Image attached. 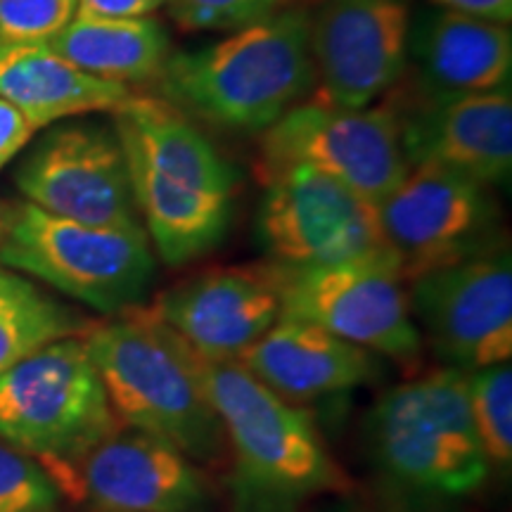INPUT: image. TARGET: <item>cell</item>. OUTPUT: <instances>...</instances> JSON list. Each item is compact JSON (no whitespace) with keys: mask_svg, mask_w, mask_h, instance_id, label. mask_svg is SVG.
<instances>
[{"mask_svg":"<svg viewBox=\"0 0 512 512\" xmlns=\"http://www.w3.org/2000/svg\"><path fill=\"white\" fill-rule=\"evenodd\" d=\"M157 83L190 119L266 131L316 88L311 15L283 8L209 46L171 53Z\"/></svg>","mask_w":512,"mask_h":512,"instance_id":"6da1fadb","label":"cell"},{"mask_svg":"<svg viewBox=\"0 0 512 512\" xmlns=\"http://www.w3.org/2000/svg\"><path fill=\"white\" fill-rule=\"evenodd\" d=\"M197 370L233 456L240 512H299L311 498L349 489L309 413L238 361L197 356Z\"/></svg>","mask_w":512,"mask_h":512,"instance_id":"7a4b0ae2","label":"cell"},{"mask_svg":"<svg viewBox=\"0 0 512 512\" xmlns=\"http://www.w3.org/2000/svg\"><path fill=\"white\" fill-rule=\"evenodd\" d=\"M83 342L121 425L171 441L200 465L219 463L226 434L195 351L155 313L133 306L93 325Z\"/></svg>","mask_w":512,"mask_h":512,"instance_id":"3957f363","label":"cell"},{"mask_svg":"<svg viewBox=\"0 0 512 512\" xmlns=\"http://www.w3.org/2000/svg\"><path fill=\"white\" fill-rule=\"evenodd\" d=\"M467 375L446 366L380 396L368 441L384 479L425 498H463L486 482L491 467L472 422Z\"/></svg>","mask_w":512,"mask_h":512,"instance_id":"277c9868","label":"cell"},{"mask_svg":"<svg viewBox=\"0 0 512 512\" xmlns=\"http://www.w3.org/2000/svg\"><path fill=\"white\" fill-rule=\"evenodd\" d=\"M0 264L105 316L140 306L157 273L145 228H100L31 202L0 211Z\"/></svg>","mask_w":512,"mask_h":512,"instance_id":"5b68a950","label":"cell"},{"mask_svg":"<svg viewBox=\"0 0 512 512\" xmlns=\"http://www.w3.org/2000/svg\"><path fill=\"white\" fill-rule=\"evenodd\" d=\"M121 422L83 335L64 337L0 375V441L60 484Z\"/></svg>","mask_w":512,"mask_h":512,"instance_id":"8992f818","label":"cell"},{"mask_svg":"<svg viewBox=\"0 0 512 512\" xmlns=\"http://www.w3.org/2000/svg\"><path fill=\"white\" fill-rule=\"evenodd\" d=\"M261 181L287 169H313L377 204L408 171L394 105L361 110L316 98L294 105L261 131Z\"/></svg>","mask_w":512,"mask_h":512,"instance_id":"52a82bcc","label":"cell"},{"mask_svg":"<svg viewBox=\"0 0 512 512\" xmlns=\"http://www.w3.org/2000/svg\"><path fill=\"white\" fill-rule=\"evenodd\" d=\"M273 268L280 316L306 320L373 354H420L422 332L411 316L406 280L394 254L318 268Z\"/></svg>","mask_w":512,"mask_h":512,"instance_id":"ba28073f","label":"cell"},{"mask_svg":"<svg viewBox=\"0 0 512 512\" xmlns=\"http://www.w3.org/2000/svg\"><path fill=\"white\" fill-rule=\"evenodd\" d=\"M264 185L256 233L273 266L318 268L392 254L375 204L335 178L297 166Z\"/></svg>","mask_w":512,"mask_h":512,"instance_id":"9c48e42d","label":"cell"},{"mask_svg":"<svg viewBox=\"0 0 512 512\" xmlns=\"http://www.w3.org/2000/svg\"><path fill=\"white\" fill-rule=\"evenodd\" d=\"M408 306L448 366L472 370L512 356V261L494 242L408 280Z\"/></svg>","mask_w":512,"mask_h":512,"instance_id":"30bf717a","label":"cell"},{"mask_svg":"<svg viewBox=\"0 0 512 512\" xmlns=\"http://www.w3.org/2000/svg\"><path fill=\"white\" fill-rule=\"evenodd\" d=\"M375 209L384 245L406 283L494 245L498 209L486 185L444 166H408Z\"/></svg>","mask_w":512,"mask_h":512,"instance_id":"8fae6325","label":"cell"},{"mask_svg":"<svg viewBox=\"0 0 512 512\" xmlns=\"http://www.w3.org/2000/svg\"><path fill=\"white\" fill-rule=\"evenodd\" d=\"M15 181L27 202L48 214L86 226L143 228L114 128H53L19 164Z\"/></svg>","mask_w":512,"mask_h":512,"instance_id":"7c38bea8","label":"cell"},{"mask_svg":"<svg viewBox=\"0 0 512 512\" xmlns=\"http://www.w3.org/2000/svg\"><path fill=\"white\" fill-rule=\"evenodd\" d=\"M406 0H323L311 15L318 98L361 110L394 91L408 69Z\"/></svg>","mask_w":512,"mask_h":512,"instance_id":"4fadbf2b","label":"cell"},{"mask_svg":"<svg viewBox=\"0 0 512 512\" xmlns=\"http://www.w3.org/2000/svg\"><path fill=\"white\" fill-rule=\"evenodd\" d=\"M62 491L100 512H211L216 505L200 463L171 441L126 425L69 472Z\"/></svg>","mask_w":512,"mask_h":512,"instance_id":"5bb4252c","label":"cell"},{"mask_svg":"<svg viewBox=\"0 0 512 512\" xmlns=\"http://www.w3.org/2000/svg\"><path fill=\"white\" fill-rule=\"evenodd\" d=\"M200 358L238 361L280 318L273 266L211 268L185 278L147 306Z\"/></svg>","mask_w":512,"mask_h":512,"instance_id":"9a60e30c","label":"cell"},{"mask_svg":"<svg viewBox=\"0 0 512 512\" xmlns=\"http://www.w3.org/2000/svg\"><path fill=\"white\" fill-rule=\"evenodd\" d=\"M408 166L437 164L475 181L501 183L512 169L510 88L394 105Z\"/></svg>","mask_w":512,"mask_h":512,"instance_id":"2e32d148","label":"cell"},{"mask_svg":"<svg viewBox=\"0 0 512 512\" xmlns=\"http://www.w3.org/2000/svg\"><path fill=\"white\" fill-rule=\"evenodd\" d=\"M238 363L287 401H311L363 387L380 373L373 351L306 320L280 316Z\"/></svg>","mask_w":512,"mask_h":512,"instance_id":"e0dca14e","label":"cell"},{"mask_svg":"<svg viewBox=\"0 0 512 512\" xmlns=\"http://www.w3.org/2000/svg\"><path fill=\"white\" fill-rule=\"evenodd\" d=\"M420 98H456L508 88L512 34L508 24L453 10L425 15L408 36Z\"/></svg>","mask_w":512,"mask_h":512,"instance_id":"ac0fdd59","label":"cell"},{"mask_svg":"<svg viewBox=\"0 0 512 512\" xmlns=\"http://www.w3.org/2000/svg\"><path fill=\"white\" fill-rule=\"evenodd\" d=\"M114 114L124 150L136 152L159 174L190 188L235 197L238 171L188 114L152 95H131Z\"/></svg>","mask_w":512,"mask_h":512,"instance_id":"d6986e66","label":"cell"},{"mask_svg":"<svg viewBox=\"0 0 512 512\" xmlns=\"http://www.w3.org/2000/svg\"><path fill=\"white\" fill-rule=\"evenodd\" d=\"M124 155L140 223L166 266L190 264L219 247L233 219V197L171 181L136 152Z\"/></svg>","mask_w":512,"mask_h":512,"instance_id":"ffe728a7","label":"cell"},{"mask_svg":"<svg viewBox=\"0 0 512 512\" xmlns=\"http://www.w3.org/2000/svg\"><path fill=\"white\" fill-rule=\"evenodd\" d=\"M131 95L128 86L83 72L46 43L0 48V98L36 131L79 114L114 112Z\"/></svg>","mask_w":512,"mask_h":512,"instance_id":"44dd1931","label":"cell"},{"mask_svg":"<svg viewBox=\"0 0 512 512\" xmlns=\"http://www.w3.org/2000/svg\"><path fill=\"white\" fill-rule=\"evenodd\" d=\"M46 46L83 72L128 88L157 81L171 55L169 36L155 17H74Z\"/></svg>","mask_w":512,"mask_h":512,"instance_id":"7402d4cb","label":"cell"},{"mask_svg":"<svg viewBox=\"0 0 512 512\" xmlns=\"http://www.w3.org/2000/svg\"><path fill=\"white\" fill-rule=\"evenodd\" d=\"M91 320L64 306L10 268H0V375L64 337L91 330Z\"/></svg>","mask_w":512,"mask_h":512,"instance_id":"603a6c76","label":"cell"},{"mask_svg":"<svg viewBox=\"0 0 512 512\" xmlns=\"http://www.w3.org/2000/svg\"><path fill=\"white\" fill-rule=\"evenodd\" d=\"M467 399L479 446L489 467L508 470L512 463V366L510 361L472 370Z\"/></svg>","mask_w":512,"mask_h":512,"instance_id":"cb8c5ba5","label":"cell"},{"mask_svg":"<svg viewBox=\"0 0 512 512\" xmlns=\"http://www.w3.org/2000/svg\"><path fill=\"white\" fill-rule=\"evenodd\" d=\"M62 498L46 467L0 441V512H62Z\"/></svg>","mask_w":512,"mask_h":512,"instance_id":"d4e9b609","label":"cell"},{"mask_svg":"<svg viewBox=\"0 0 512 512\" xmlns=\"http://www.w3.org/2000/svg\"><path fill=\"white\" fill-rule=\"evenodd\" d=\"M76 10L79 0H0V48L50 43Z\"/></svg>","mask_w":512,"mask_h":512,"instance_id":"484cf974","label":"cell"},{"mask_svg":"<svg viewBox=\"0 0 512 512\" xmlns=\"http://www.w3.org/2000/svg\"><path fill=\"white\" fill-rule=\"evenodd\" d=\"M287 0H169L171 19L183 31H238L283 10Z\"/></svg>","mask_w":512,"mask_h":512,"instance_id":"4316f807","label":"cell"},{"mask_svg":"<svg viewBox=\"0 0 512 512\" xmlns=\"http://www.w3.org/2000/svg\"><path fill=\"white\" fill-rule=\"evenodd\" d=\"M169 0H79L76 17L95 19H143L155 17Z\"/></svg>","mask_w":512,"mask_h":512,"instance_id":"83f0119b","label":"cell"},{"mask_svg":"<svg viewBox=\"0 0 512 512\" xmlns=\"http://www.w3.org/2000/svg\"><path fill=\"white\" fill-rule=\"evenodd\" d=\"M34 131L36 128L15 105L0 98V169L24 150Z\"/></svg>","mask_w":512,"mask_h":512,"instance_id":"f1b7e54d","label":"cell"},{"mask_svg":"<svg viewBox=\"0 0 512 512\" xmlns=\"http://www.w3.org/2000/svg\"><path fill=\"white\" fill-rule=\"evenodd\" d=\"M439 8L463 12L479 19H489V22L510 24L512 19V0H432Z\"/></svg>","mask_w":512,"mask_h":512,"instance_id":"f546056e","label":"cell"}]
</instances>
